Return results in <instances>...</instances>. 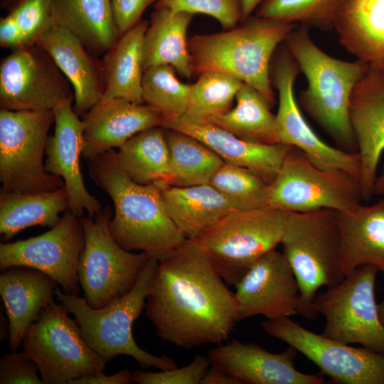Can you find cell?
<instances>
[{
  "label": "cell",
  "mask_w": 384,
  "mask_h": 384,
  "mask_svg": "<svg viewBox=\"0 0 384 384\" xmlns=\"http://www.w3.org/2000/svg\"><path fill=\"white\" fill-rule=\"evenodd\" d=\"M239 319L262 315L267 319L318 316L314 302L302 296L297 280L282 252L276 249L255 262L235 285Z\"/></svg>",
  "instance_id": "e0dca14e"
},
{
  "label": "cell",
  "mask_w": 384,
  "mask_h": 384,
  "mask_svg": "<svg viewBox=\"0 0 384 384\" xmlns=\"http://www.w3.org/2000/svg\"><path fill=\"white\" fill-rule=\"evenodd\" d=\"M53 15L92 55L105 53L121 35L111 0H53Z\"/></svg>",
  "instance_id": "f546056e"
},
{
  "label": "cell",
  "mask_w": 384,
  "mask_h": 384,
  "mask_svg": "<svg viewBox=\"0 0 384 384\" xmlns=\"http://www.w3.org/2000/svg\"><path fill=\"white\" fill-rule=\"evenodd\" d=\"M194 14L166 8H154L144 34L143 70L169 65L189 79L193 73L187 31Z\"/></svg>",
  "instance_id": "4316f807"
},
{
  "label": "cell",
  "mask_w": 384,
  "mask_h": 384,
  "mask_svg": "<svg viewBox=\"0 0 384 384\" xmlns=\"http://www.w3.org/2000/svg\"><path fill=\"white\" fill-rule=\"evenodd\" d=\"M132 383V373L127 369H122L114 374L106 375L103 373L77 378L70 384H129Z\"/></svg>",
  "instance_id": "ee69618b"
},
{
  "label": "cell",
  "mask_w": 384,
  "mask_h": 384,
  "mask_svg": "<svg viewBox=\"0 0 384 384\" xmlns=\"http://www.w3.org/2000/svg\"><path fill=\"white\" fill-rule=\"evenodd\" d=\"M6 16L17 26L20 48L34 45L53 25V0H11Z\"/></svg>",
  "instance_id": "f35d334b"
},
{
  "label": "cell",
  "mask_w": 384,
  "mask_h": 384,
  "mask_svg": "<svg viewBox=\"0 0 384 384\" xmlns=\"http://www.w3.org/2000/svg\"><path fill=\"white\" fill-rule=\"evenodd\" d=\"M336 217L343 275L363 265L374 267L384 275V198L336 211Z\"/></svg>",
  "instance_id": "d4e9b609"
},
{
  "label": "cell",
  "mask_w": 384,
  "mask_h": 384,
  "mask_svg": "<svg viewBox=\"0 0 384 384\" xmlns=\"http://www.w3.org/2000/svg\"><path fill=\"white\" fill-rule=\"evenodd\" d=\"M243 82L225 73L209 71L200 75L191 85L185 117L205 122L230 110Z\"/></svg>",
  "instance_id": "e575fe53"
},
{
  "label": "cell",
  "mask_w": 384,
  "mask_h": 384,
  "mask_svg": "<svg viewBox=\"0 0 384 384\" xmlns=\"http://www.w3.org/2000/svg\"><path fill=\"white\" fill-rule=\"evenodd\" d=\"M227 31L188 38L193 73L219 71L231 75L260 92L272 107L275 93L271 61L296 24L250 16Z\"/></svg>",
  "instance_id": "277c9868"
},
{
  "label": "cell",
  "mask_w": 384,
  "mask_h": 384,
  "mask_svg": "<svg viewBox=\"0 0 384 384\" xmlns=\"http://www.w3.org/2000/svg\"><path fill=\"white\" fill-rule=\"evenodd\" d=\"M112 218L111 209L106 206L95 216L80 218L85 240L79 258L78 278L85 299L95 309L128 293L149 257L117 243L109 230Z\"/></svg>",
  "instance_id": "8fae6325"
},
{
  "label": "cell",
  "mask_w": 384,
  "mask_h": 384,
  "mask_svg": "<svg viewBox=\"0 0 384 384\" xmlns=\"http://www.w3.org/2000/svg\"><path fill=\"white\" fill-rule=\"evenodd\" d=\"M274 54L270 78L278 93L276 124L279 143L297 148L321 169L343 170L360 181L358 151L347 152L329 145L319 137L302 115L294 93V82L301 71L284 43Z\"/></svg>",
  "instance_id": "5bb4252c"
},
{
  "label": "cell",
  "mask_w": 384,
  "mask_h": 384,
  "mask_svg": "<svg viewBox=\"0 0 384 384\" xmlns=\"http://www.w3.org/2000/svg\"><path fill=\"white\" fill-rule=\"evenodd\" d=\"M158 262L156 258L149 257L132 289L100 309L89 306L85 297L55 289L57 299L75 316L85 343L107 362L126 355L142 369L155 367L164 370L177 367L171 358L156 356L139 348L132 335L133 324L145 307Z\"/></svg>",
  "instance_id": "5b68a950"
},
{
  "label": "cell",
  "mask_w": 384,
  "mask_h": 384,
  "mask_svg": "<svg viewBox=\"0 0 384 384\" xmlns=\"http://www.w3.org/2000/svg\"><path fill=\"white\" fill-rule=\"evenodd\" d=\"M38 367L24 352H11L0 360V384H43Z\"/></svg>",
  "instance_id": "b9f144b4"
},
{
  "label": "cell",
  "mask_w": 384,
  "mask_h": 384,
  "mask_svg": "<svg viewBox=\"0 0 384 384\" xmlns=\"http://www.w3.org/2000/svg\"><path fill=\"white\" fill-rule=\"evenodd\" d=\"M169 65L150 67L143 73L144 102L156 110L162 119L183 117L189 101L191 85L181 82Z\"/></svg>",
  "instance_id": "d590c367"
},
{
  "label": "cell",
  "mask_w": 384,
  "mask_h": 384,
  "mask_svg": "<svg viewBox=\"0 0 384 384\" xmlns=\"http://www.w3.org/2000/svg\"><path fill=\"white\" fill-rule=\"evenodd\" d=\"M334 29L357 60L384 72V0H341Z\"/></svg>",
  "instance_id": "484cf974"
},
{
  "label": "cell",
  "mask_w": 384,
  "mask_h": 384,
  "mask_svg": "<svg viewBox=\"0 0 384 384\" xmlns=\"http://www.w3.org/2000/svg\"><path fill=\"white\" fill-rule=\"evenodd\" d=\"M262 328L305 356L335 383L384 384V354L316 334L288 316L266 319Z\"/></svg>",
  "instance_id": "4fadbf2b"
},
{
  "label": "cell",
  "mask_w": 384,
  "mask_h": 384,
  "mask_svg": "<svg viewBox=\"0 0 384 384\" xmlns=\"http://www.w3.org/2000/svg\"><path fill=\"white\" fill-rule=\"evenodd\" d=\"M265 0H242V21H245Z\"/></svg>",
  "instance_id": "bcb514c9"
},
{
  "label": "cell",
  "mask_w": 384,
  "mask_h": 384,
  "mask_svg": "<svg viewBox=\"0 0 384 384\" xmlns=\"http://www.w3.org/2000/svg\"><path fill=\"white\" fill-rule=\"evenodd\" d=\"M378 270L363 265L327 287L314 299L325 319L323 334L347 344H360L384 354V324L375 300Z\"/></svg>",
  "instance_id": "7c38bea8"
},
{
  "label": "cell",
  "mask_w": 384,
  "mask_h": 384,
  "mask_svg": "<svg viewBox=\"0 0 384 384\" xmlns=\"http://www.w3.org/2000/svg\"><path fill=\"white\" fill-rule=\"evenodd\" d=\"M53 302L26 331L23 351L35 362L43 384H70L103 373L108 363L84 341L75 319Z\"/></svg>",
  "instance_id": "52a82bcc"
},
{
  "label": "cell",
  "mask_w": 384,
  "mask_h": 384,
  "mask_svg": "<svg viewBox=\"0 0 384 384\" xmlns=\"http://www.w3.org/2000/svg\"><path fill=\"white\" fill-rule=\"evenodd\" d=\"M55 130L48 139L46 171L64 181L69 210L82 218L85 211L93 217L102 209L100 202L86 189L80 166L84 146V124L75 112L72 102L53 110Z\"/></svg>",
  "instance_id": "ac0fdd59"
},
{
  "label": "cell",
  "mask_w": 384,
  "mask_h": 384,
  "mask_svg": "<svg viewBox=\"0 0 384 384\" xmlns=\"http://www.w3.org/2000/svg\"><path fill=\"white\" fill-rule=\"evenodd\" d=\"M87 162L90 177L112 200L114 214L109 230L122 248L160 260L186 240L167 213L163 188L132 181L121 167L114 149Z\"/></svg>",
  "instance_id": "7a4b0ae2"
},
{
  "label": "cell",
  "mask_w": 384,
  "mask_h": 384,
  "mask_svg": "<svg viewBox=\"0 0 384 384\" xmlns=\"http://www.w3.org/2000/svg\"><path fill=\"white\" fill-rule=\"evenodd\" d=\"M297 351L292 346L278 353L252 343L234 339L211 349L210 365L225 371L242 384H323L321 375L306 374L294 366Z\"/></svg>",
  "instance_id": "ffe728a7"
},
{
  "label": "cell",
  "mask_w": 384,
  "mask_h": 384,
  "mask_svg": "<svg viewBox=\"0 0 384 384\" xmlns=\"http://www.w3.org/2000/svg\"><path fill=\"white\" fill-rule=\"evenodd\" d=\"M235 99L237 104L234 108L205 122L220 127L246 141L279 144L276 115L272 113V105L267 100L246 83H243Z\"/></svg>",
  "instance_id": "d6a6232c"
},
{
  "label": "cell",
  "mask_w": 384,
  "mask_h": 384,
  "mask_svg": "<svg viewBox=\"0 0 384 384\" xmlns=\"http://www.w3.org/2000/svg\"><path fill=\"white\" fill-rule=\"evenodd\" d=\"M161 127L193 137L224 162L245 168L268 184L275 178L290 147L282 144L246 141L215 124L193 121L184 116L162 119Z\"/></svg>",
  "instance_id": "44dd1931"
},
{
  "label": "cell",
  "mask_w": 384,
  "mask_h": 384,
  "mask_svg": "<svg viewBox=\"0 0 384 384\" xmlns=\"http://www.w3.org/2000/svg\"><path fill=\"white\" fill-rule=\"evenodd\" d=\"M360 181L339 169H323L290 146L268 185L267 206L287 212L351 210L363 201Z\"/></svg>",
  "instance_id": "30bf717a"
},
{
  "label": "cell",
  "mask_w": 384,
  "mask_h": 384,
  "mask_svg": "<svg viewBox=\"0 0 384 384\" xmlns=\"http://www.w3.org/2000/svg\"><path fill=\"white\" fill-rule=\"evenodd\" d=\"M284 45L304 75L307 86L300 91L298 105L335 142L338 148L357 152L350 120L351 98L368 66L329 55L311 40L309 28L295 27Z\"/></svg>",
  "instance_id": "3957f363"
},
{
  "label": "cell",
  "mask_w": 384,
  "mask_h": 384,
  "mask_svg": "<svg viewBox=\"0 0 384 384\" xmlns=\"http://www.w3.org/2000/svg\"><path fill=\"white\" fill-rule=\"evenodd\" d=\"M160 0H111L116 23L123 33L140 20L144 11Z\"/></svg>",
  "instance_id": "7bdbcfd3"
},
{
  "label": "cell",
  "mask_w": 384,
  "mask_h": 384,
  "mask_svg": "<svg viewBox=\"0 0 384 384\" xmlns=\"http://www.w3.org/2000/svg\"><path fill=\"white\" fill-rule=\"evenodd\" d=\"M119 163L134 182L168 187L169 151L166 129L154 127L137 133L119 148Z\"/></svg>",
  "instance_id": "1f68e13d"
},
{
  "label": "cell",
  "mask_w": 384,
  "mask_h": 384,
  "mask_svg": "<svg viewBox=\"0 0 384 384\" xmlns=\"http://www.w3.org/2000/svg\"><path fill=\"white\" fill-rule=\"evenodd\" d=\"M73 100L74 92L68 80L37 45L14 49L1 60V109L53 111Z\"/></svg>",
  "instance_id": "9a60e30c"
},
{
  "label": "cell",
  "mask_w": 384,
  "mask_h": 384,
  "mask_svg": "<svg viewBox=\"0 0 384 384\" xmlns=\"http://www.w3.org/2000/svg\"><path fill=\"white\" fill-rule=\"evenodd\" d=\"M209 183L236 210H250L267 206L269 184L245 168L224 162Z\"/></svg>",
  "instance_id": "74e56055"
},
{
  "label": "cell",
  "mask_w": 384,
  "mask_h": 384,
  "mask_svg": "<svg viewBox=\"0 0 384 384\" xmlns=\"http://www.w3.org/2000/svg\"><path fill=\"white\" fill-rule=\"evenodd\" d=\"M287 213L269 206L234 210L195 240L225 282L235 286L255 262L280 244Z\"/></svg>",
  "instance_id": "8992f818"
},
{
  "label": "cell",
  "mask_w": 384,
  "mask_h": 384,
  "mask_svg": "<svg viewBox=\"0 0 384 384\" xmlns=\"http://www.w3.org/2000/svg\"><path fill=\"white\" fill-rule=\"evenodd\" d=\"M169 151V186L209 183L223 159L197 139L166 129Z\"/></svg>",
  "instance_id": "836d02e7"
},
{
  "label": "cell",
  "mask_w": 384,
  "mask_h": 384,
  "mask_svg": "<svg viewBox=\"0 0 384 384\" xmlns=\"http://www.w3.org/2000/svg\"><path fill=\"white\" fill-rule=\"evenodd\" d=\"M154 7L206 14L225 30L237 26L242 17V0H160Z\"/></svg>",
  "instance_id": "ab89813d"
},
{
  "label": "cell",
  "mask_w": 384,
  "mask_h": 384,
  "mask_svg": "<svg viewBox=\"0 0 384 384\" xmlns=\"http://www.w3.org/2000/svg\"><path fill=\"white\" fill-rule=\"evenodd\" d=\"M171 219L186 239L195 240L228 213L236 210L210 183L168 186L161 190Z\"/></svg>",
  "instance_id": "f1b7e54d"
},
{
  "label": "cell",
  "mask_w": 384,
  "mask_h": 384,
  "mask_svg": "<svg viewBox=\"0 0 384 384\" xmlns=\"http://www.w3.org/2000/svg\"><path fill=\"white\" fill-rule=\"evenodd\" d=\"M47 53L74 92L73 110L80 117L101 100L105 83L102 63L95 59L69 31L53 25L36 43Z\"/></svg>",
  "instance_id": "603a6c76"
},
{
  "label": "cell",
  "mask_w": 384,
  "mask_h": 384,
  "mask_svg": "<svg viewBox=\"0 0 384 384\" xmlns=\"http://www.w3.org/2000/svg\"><path fill=\"white\" fill-rule=\"evenodd\" d=\"M349 114L361 160L363 200L368 201L384 151V72L367 68L352 93Z\"/></svg>",
  "instance_id": "d6986e66"
},
{
  "label": "cell",
  "mask_w": 384,
  "mask_h": 384,
  "mask_svg": "<svg viewBox=\"0 0 384 384\" xmlns=\"http://www.w3.org/2000/svg\"><path fill=\"white\" fill-rule=\"evenodd\" d=\"M70 210L45 233L26 240L0 244V267H26L50 277L63 292L79 295L78 267L85 245V232Z\"/></svg>",
  "instance_id": "2e32d148"
},
{
  "label": "cell",
  "mask_w": 384,
  "mask_h": 384,
  "mask_svg": "<svg viewBox=\"0 0 384 384\" xmlns=\"http://www.w3.org/2000/svg\"><path fill=\"white\" fill-rule=\"evenodd\" d=\"M69 210L65 186L40 193H0V233L10 240L22 230L34 225L55 226L60 213Z\"/></svg>",
  "instance_id": "4dcf8cb0"
},
{
  "label": "cell",
  "mask_w": 384,
  "mask_h": 384,
  "mask_svg": "<svg viewBox=\"0 0 384 384\" xmlns=\"http://www.w3.org/2000/svg\"><path fill=\"white\" fill-rule=\"evenodd\" d=\"M378 314L382 323L384 324V301L378 304Z\"/></svg>",
  "instance_id": "c3c4849f"
},
{
  "label": "cell",
  "mask_w": 384,
  "mask_h": 384,
  "mask_svg": "<svg viewBox=\"0 0 384 384\" xmlns=\"http://www.w3.org/2000/svg\"><path fill=\"white\" fill-rule=\"evenodd\" d=\"M82 156L90 160L145 129L161 127L162 117L147 105L121 99L101 100L85 115Z\"/></svg>",
  "instance_id": "7402d4cb"
},
{
  "label": "cell",
  "mask_w": 384,
  "mask_h": 384,
  "mask_svg": "<svg viewBox=\"0 0 384 384\" xmlns=\"http://www.w3.org/2000/svg\"><path fill=\"white\" fill-rule=\"evenodd\" d=\"M149 25L140 20L122 33L105 53L102 63L105 90L101 100L121 98L143 104L142 48Z\"/></svg>",
  "instance_id": "83f0119b"
},
{
  "label": "cell",
  "mask_w": 384,
  "mask_h": 384,
  "mask_svg": "<svg viewBox=\"0 0 384 384\" xmlns=\"http://www.w3.org/2000/svg\"><path fill=\"white\" fill-rule=\"evenodd\" d=\"M200 384H242V383L222 369L210 365Z\"/></svg>",
  "instance_id": "f6af8a7d"
},
{
  "label": "cell",
  "mask_w": 384,
  "mask_h": 384,
  "mask_svg": "<svg viewBox=\"0 0 384 384\" xmlns=\"http://www.w3.org/2000/svg\"><path fill=\"white\" fill-rule=\"evenodd\" d=\"M4 270L0 275V294L9 319L8 348L16 352L27 329L53 302L56 282L30 267H12Z\"/></svg>",
  "instance_id": "cb8c5ba5"
},
{
  "label": "cell",
  "mask_w": 384,
  "mask_h": 384,
  "mask_svg": "<svg viewBox=\"0 0 384 384\" xmlns=\"http://www.w3.org/2000/svg\"><path fill=\"white\" fill-rule=\"evenodd\" d=\"M373 195H384V166L381 173L377 176L373 188Z\"/></svg>",
  "instance_id": "7dc6e473"
},
{
  "label": "cell",
  "mask_w": 384,
  "mask_h": 384,
  "mask_svg": "<svg viewBox=\"0 0 384 384\" xmlns=\"http://www.w3.org/2000/svg\"><path fill=\"white\" fill-rule=\"evenodd\" d=\"M341 0H265L255 15L321 31L334 29Z\"/></svg>",
  "instance_id": "8d00e7d4"
},
{
  "label": "cell",
  "mask_w": 384,
  "mask_h": 384,
  "mask_svg": "<svg viewBox=\"0 0 384 384\" xmlns=\"http://www.w3.org/2000/svg\"><path fill=\"white\" fill-rule=\"evenodd\" d=\"M280 244L306 301L344 278L335 210L288 212Z\"/></svg>",
  "instance_id": "ba28073f"
},
{
  "label": "cell",
  "mask_w": 384,
  "mask_h": 384,
  "mask_svg": "<svg viewBox=\"0 0 384 384\" xmlns=\"http://www.w3.org/2000/svg\"><path fill=\"white\" fill-rule=\"evenodd\" d=\"M144 309L157 336L178 348L218 344L240 321L235 292L196 240L159 260Z\"/></svg>",
  "instance_id": "6da1fadb"
},
{
  "label": "cell",
  "mask_w": 384,
  "mask_h": 384,
  "mask_svg": "<svg viewBox=\"0 0 384 384\" xmlns=\"http://www.w3.org/2000/svg\"><path fill=\"white\" fill-rule=\"evenodd\" d=\"M210 367L208 356L196 355L193 361L180 368L161 372L135 370L132 373V383L139 384H200Z\"/></svg>",
  "instance_id": "60d3db41"
},
{
  "label": "cell",
  "mask_w": 384,
  "mask_h": 384,
  "mask_svg": "<svg viewBox=\"0 0 384 384\" xmlns=\"http://www.w3.org/2000/svg\"><path fill=\"white\" fill-rule=\"evenodd\" d=\"M53 111L0 110L1 191L40 193L64 186L60 176L43 164Z\"/></svg>",
  "instance_id": "9c48e42d"
}]
</instances>
